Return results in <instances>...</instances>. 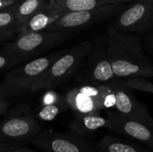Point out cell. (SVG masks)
<instances>
[{
    "label": "cell",
    "instance_id": "obj_10",
    "mask_svg": "<svg viewBox=\"0 0 153 152\" xmlns=\"http://www.w3.org/2000/svg\"><path fill=\"white\" fill-rule=\"evenodd\" d=\"M115 95V106L117 111L129 117L152 121L147 108L137 100L127 90L118 86H111Z\"/></svg>",
    "mask_w": 153,
    "mask_h": 152
},
{
    "label": "cell",
    "instance_id": "obj_6",
    "mask_svg": "<svg viewBox=\"0 0 153 152\" xmlns=\"http://www.w3.org/2000/svg\"><path fill=\"white\" fill-rule=\"evenodd\" d=\"M115 27L123 33H143L153 29V0L139 1L124 10L116 21Z\"/></svg>",
    "mask_w": 153,
    "mask_h": 152
},
{
    "label": "cell",
    "instance_id": "obj_14",
    "mask_svg": "<svg viewBox=\"0 0 153 152\" xmlns=\"http://www.w3.org/2000/svg\"><path fill=\"white\" fill-rule=\"evenodd\" d=\"M65 102L77 115L98 113L100 110L96 101L91 97L82 92L79 89H74L70 91L66 96Z\"/></svg>",
    "mask_w": 153,
    "mask_h": 152
},
{
    "label": "cell",
    "instance_id": "obj_24",
    "mask_svg": "<svg viewBox=\"0 0 153 152\" xmlns=\"http://www.w3.org/2000/svg\"><path fill=\"white\" fill-rule=\"evenodd\" d=\"M20 0H0V11L13 7Z\"/></svg>",
    "mask_w": 153,
    "mask_h": 152
},
{
    "label": "cell",
    "instance_id": "obj_13",
    "mask_svg": "<svg viewBox=\"0 0 153 152\" xmlns=\"http://www.w3.org/2000/svg\"><path fill=\"white\" fill-rule=\"evenodd\" d=\"M108 120L100 116L98 113L77 115L70 124V128L78 135L85 136L100 128H108Z\"/></svg>",
    "mask_w": 153,
    "mask_h": 152
},
{
    "label": "cell",
    "instance_id": "obj_18",
    "mask_svg": "<svg viewBox=\"0 0 153 152\" xmlns=\"http://www.w3.org/2000/svg\"><path fill=\"white\" fill-rule=\"evenodd\" d=\"M20 27L13 7L0 11V30L17 33Z\"/></svg>",
    "mask_w": 153,
    "mask_h": 152
},
{
    "label": "cell",
    "instance_id": "obj_25",
    "mask_svg": "<svg viewBox=\"0 0 153 152\" xmlns=\"http://www.w3.org/2000/svg\"><path fill=\"white\" fill-rule=\"evenodd\" d=\"M20 147L18 143H9V142H0V152H7L8 151Z\"/></svg>",
    "mask_w": 153,
    "mask_h": 152
},
{
    "label": "cell",
    "instance_id": "obj_3",
    "mask_svg": "<svg viewBox=\"0 0 153 152\" xmlns=\"http://www.w3.org/2000/svg\"><path fill=\"white\" fill-rule=\"evenodd\" d=\"M124 8V4H108L90 10L69 12L61 14L52 24L47 29L51 31H71L82 30L112 15L118 13Z\"/></svg>",
    "mask_w": 153,
    "mask_h": 152
},
{
    "label": "cell",
    "instance_id": "obj_22",
    "mask_svg": "<svg viewBox=\"0 0 153 152\" xmlns=\"http://www.w3.org/2000/svg\"><path fill=\"white\" fill-rule=\"evenodd\" d=\"M11 95H16L14 91L4 82L0 84V98H4L6 96H11Z\"/></svg>",
    "mask_w": 153,
    "mask_h": 152
},
{
    "label": "cell",
    "instance_id": "obj_26",
    "mask_svg": "<svg viewBox=\"0 0 153 152\" xmlns=\"http://www.w3.org/2000/svg\"><path fill=\"white\" fill-rule=\"evenodd\" d=\"M9 106H10L9 100L5 99L4 98H0V116H3L6 113Z\"/></svg>",
    "mask_w": 153,
    "mask_h": 152
},
{
    "label": "cell",
    "instance_id": "obj_21",
    "mask_svg": "<svg viewBox=\"0 0 153 152\" xmlns=\"http://www.w3.org/2000/svg\"><path fill=\"white\" fill-rule=\"evenodd\" d=\"M19 61L12 55L1 51L0 53V71L16 65Z\"/></svg>",
    "mask_w": 153,
    "mask_h": 152
},
{
    "label": "cell",
    "instance_id": "obj_27",
    "mask_svg": "<svg viewBox=\"0 0 153 152\" xmlns=\"http://www.w3.org/2000/svg\"><path fill=\"white\" fill-rule=\"evenodd\" d=\"M7 152H35V151H30V150H28V149H25V148L17 147V148H14V149H12V150L8 151Z\"/></svg>",
    "mask_w": 153,
    "mask_h": 152
},
{
    "label": "cell",
    "instance_id": "obj_17",
    "mask_svg": "<svg viewBox=\"0 0 153 152\" xmlns=\"http://www.w3.org/2000/svg\"><path fill=\"white\" fill-rule=\"evenodd\" d=\"M91 78L95 82H108L115 76L111 64L108 59H100L91 67Z\"/></svg>",
    "mask_w": 153,
    "mask_h": 152
},
{
    "label": "cell",
    "instance_id": "obj_29",
    "mask_svg": "<svg viewBox=\"0 0 153 152\" xmlns=\"http://www.w3.org/2000/svg\"><path fill=\"white\" fill-rule=\"evenodd\" d=\"M138 1H143V0H138Z\"/></svg>",
    "mask_w": 153,
    "mask_h": 152
},
{
    "label": "cell",
    "instance_id": "obj_12",
    "mask_svg": "<svg viewBox=\"0 0 153 152\" xmlns=\"http://www.w3.org/2000/svg\"><path fill=\"white\" fill-rule=\"evenodd\" d=\"M133 0H49V3L62 13L90 10L108 4H125Z\"/></svg>",
    "mask_w": 153,
    "mask_h": 152
},
{
    "label": "cell",
    "instance_id": "obj_8",
    "mask_svg": "<svg viewBox=\"0 0 153 152\" xmlns=\"http://www.w3.org/2000/svg\"><path fill=\"white\" fill-rule=\"evenodd\" d=\"M40 132V126L31 116H14L0 124V142L18 143L33 140Z\"/></svg>",
    "mask_w": 153,
    "mask_h": 152
},
{
    "label": "cell",
    "instance_id": "obj_4",
    "mask_svg": "<svg viewBox=\"0 0 153 152\" xmlns=\"http://www.w3.org/2000/svg\"><path fill=\"white\" fill-rule=\"evenodd\" d=\"M60 56L61 52H56L48 56L37 57L12 70L6 75L4 82L7 84L16 95L30 91L35 82Z\"/></svg>",
    "mask_w": 153,
    "mask_h": 152
},
{
    "label": "cell",
    "instance_id": "obj_16",
    "mask_svg": "<svg viewBox=\"0 0 153 152\" xmlns=\"http://www.w3.org/2000/svg\"><path fill=\"white\" fill-rule=\"evenodd\" d=\"M48 0H20L16 3L13 7L16 13L20 26L22 27L31 16L48 4Z\"/></svg>",
    "mask_w": 153,
    "mask_h": 152
},
{
    "label": "cell",
    "instance_id": "obj_2",
    "mask_svg": "<svg viewBox=\"0 0 153 152\" xmlns=\"http://www.w3.org/2000/svg\"><path fill=\"white\" fill-rule=\"evenodd\" d=\"M91 44L85 42L74 47L69 52L56 58L44 74L35 82L30 91L54 88L65 82L79 67L83 58L90 53Z\"/></svg>",
    "mask_w": 153,
    "mask_h": 152
},
{
    "label": "cell",
    "instance_id": "obj_7",
    "mask_svg": "<svg viewBox=\"0 0 153 152\" xmlns=\"http://www.w3.org/2000/svg\"><path fill=\"white\" fill-rule=\"evenodd\" d=\"M107 58L108 60L118 59L147 66L152 65L146 58L138 39L123 34L110 36L108 41Z\"/></svg>",
    "mask_w": 153,
    "mask_h": 152
},
{
    "label": "cell",
    "instance_id": "obj_23",
    "mask_svg": "<svg viewBox=\"0 0 153 152\" xmlns=\"http://www.w3.org/2000/svg\"><path fill=\"white\" fill-rule=\"evenodd\" d=\"M15 35H16V32L0 30V43H3L4 41L12 39L13 38H14Z\"/></svg>",
    "mask_w": 153,
    "mask_h": 152
},
{
    "label": "cell",
    "instance_id": "obj_5",
    "mask_svg": "<svg viewBox=\"0 0 153 152\" xmlns=\"http://www.w3.org/2000/svg\"><path fill=\"white\" fill-rule=\"evenodd\" d=\"M107 116L108 128L111 132L136 140L153 150V120L133 118L113 111H108Z\"/></svg>",
    "mask_w": 153,
    "mask_h": 152
},
{
    "label": "cell",
    "instance_id": "obj_19",
    "mask_svg": "<svg viewBox=\"0 0 153 152\" xmlns=\"http://www.w3.org/2000/svg\"><path fill=\"white\" fill-rule=\"evenodd\" d=\"M61 111V107L58 104L52 103L44 105L39 111L38 116L43 121H52L54 120Z\"/></svg>",
    "mask_w": 153,
    "mask_h": 152
},
{
    "label": "cell",
    "instance_id": "obj_1",
    "mask_svg": "<svg viewBox=\"0 0 153 152\" xmlns=\"http://www.w3.org/2000/svg\"><path fill=\"white\" fill-rule=\"evenodd\" d=\"M68 31L42 30L16 36L2 49L3 52L13 56L19 62L46 52L60 45L70 38Z\"/></svg>",
    "mask_w": 153,
    "mask_h": 152
},
{
    "label": "cell",
    "instance_id": "obj_11",
    "mask_svg": "<svg viewBox=\"0 0 153 152\" xmlns=\"http://www.w3.org/2000/svg\"><path fill=\"white\" fill-rule=\"evenodd\" d=\"M61 14L59 11H57L54 6H52L49 3L46 4L41 10L37 12L33 16H31L17 31L16 36L23 35L30 32H38L42 30H47V29L52 24L54 21H56Z\"/></svg>",
    "mask_w": 153,
    "mask_h": 152
},
{
    "label": "cell",
    "instance_id": "obj_15",
    "mask_svg": "<svg viewBox=\"0 0 153 152\" xmlns=\"http://www.w3.org/2000/svg\"><path fill=\"white\" fill-rule=\"evenodd\" d=\"M96 149L99 152H152L150 150L140 148L130 141L113 135H107L98 142Z\"/></svg>",
    "mask_w": 153,
    "mask_h": 152
},
{
    "label": "cell",
    "instance_id": "obj_9",
    "mask_svg": "<svg viewBox=\"0 0 153 152\" xmlns=\"http://www.w3.org/2000/svg\"><path fill=\"white\" fill-rule=\"evenodd\" d=\"M30 142L46 152H93L83 140L66 133L39 132Z\"/></svg>",
    "mask_w": 153,
    "mask_h": 152
},
{
    "label": "cell",
    "instance_id": "obj_28",
    "mask_svg": "<svg viewBox=\"0 0 153 152\" xmlns=\"http://www.w3.org/2000/svg\"><path fill=\"white\" fill-rule=\"evenodd\" d=\"M152 44H153V37H152Z\"/></svg>",
    "mask_w": 153,
    "mask_h": 152
},
{
    "label": "cell",
    "instance_id": "obj_20",
    "mask_svg": "<svg viewBox=\"0 0 153 152\" xmlns=\"http://www.w3.org/2000/svg\"><path fill=\"white\" fill-rule=\"evenodd\" d=\"M126 84L133 89L151 92L153 94V84L143 80V78L135 77V78H128L126 81Z\"/></svg>",
    "mask_w": 153,
    "mask_h": 152
}]
</instances>
